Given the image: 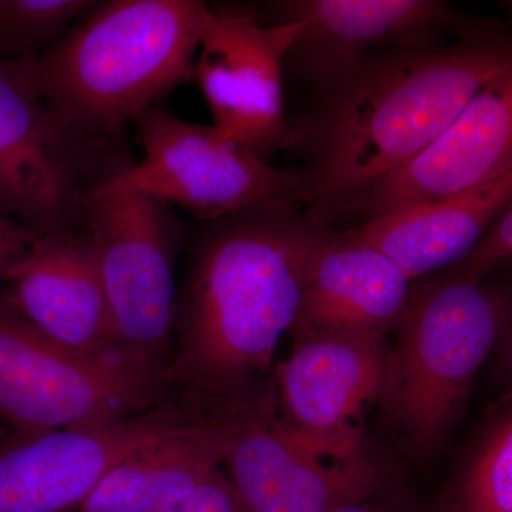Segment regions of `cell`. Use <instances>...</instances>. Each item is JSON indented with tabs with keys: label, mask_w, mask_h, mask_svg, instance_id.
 Masks as SVG:
<instances>
[{
	"label": "cell",
	"mask_w": 512,
	"mask_h": 512,
	"mask_svg": "<svg viewBox=\"0 0 512 512\" xmlns=\"http://www.w3.org/2000/svg\"><path fill=\"white\" fill-rule=\"evenodd\" d=\"M500 8L504 10L508 22L512 25V0H504V2L500 3Z\"/></svg>",
	"instance_id": "4316f807"
},
{
	"label": "cell",
	"mask_w": 512,
	"mask_h": 512,
	"mask_svg": "<svg viewBox=\"0 0 512 512\" xmlns=\"http://www.w3.org/2000/svg\"><path fill=\"white\" fill-rule=\"evenodd\" d=\"M111 180L86 197V231L121 345L158 362L177 325L174 262L183 229L171 205Z\"/></svg>",
	"instance_id": "ba28073f"
},
{
	"label": "cell",
	"mask_w": 512,
	"mask_h": 512,
	"mask_svg": "<svg viewBox=\"0 0 512 512\" xmlns=\"http://www.w3.org/2000/svg\"><path fill=\"white\" fill-rule=\"evenodd\" d=\"M245 512H333L362 503L377 481L366 460H340L286 421H237L224 458Z\"/></svg>",
	"instance_id": "4fadbf2b"
},
{
	"label": "cell",
	"mask_w": 512,
	"mask_h": 512,
	"mask_svg": "<svg viewBox=\"0 0 512 512\" xmlns=\"http://www.w3.org/2000/svg\"><path fill=\"white\" fill-rule=\"evenodd\" d=\"M237 421L201 419L117 464L80 512H164L218 471Z\"/></svg>",
	"instance_id": "ac0fdd59"
},
{
	"label": "cell",
	"mask_w": 512,
	"mask_h": 512,
	"mask_svg": "<svg viewBox=\"0 0 512 512\" xmlns=\"http://www.w3.org/2000/svg\"><path fill=\"white\" fill-rule=\"evenodd\" d=\"M444 507L446 512H512V399L485 424Z\"/></svg>",
	"instance_id": "d6986e66"
},
{
	"label": "cell",
	"mask_w": 512,
	"mask_h": 512,
	"mask_svg": "<svg viewBox=\"0 0 512 512\" xmlns=\"http://www.w3.org/2000/svg\"><path fill=\"white\" fill-rule=\"evenodd\" d=\"M10 434H12V431H10L8 424H6L5 420L0 417V444H2L3 441L8 440Z\"/></svg>",
	"instance_id": "484cf974"
},
{
	"label": "cell",
	"mask_w": 512,
	"mask_h": 512,
	"mask_svg": "<svg viewBox=\"0 0 512 512\" xmlns=\"http://www.w3.org/2000/svg\"><path fill=\"white\" fill-rule=\"evenodd\" d=\"M384 339L302 336L279 369L285 420L299 436L340 460L366 458L362 417L382 392Z\"/></svg>",
	"instance_id": "5bb4252c"
},
{
	"label": "cell",
	"mask_w": 512,
	"mask_h": 512,
	"mask_svg": "<svg viewBox=\"0 0 512 512\" xmlns=\"http://www.w3.org/2000/svg\"><path fill=\"white\" fill-rule=\"evenodd\" d=\"M208 9L201 0L99 2L55 45L13 64L64 126L116 140L191 79Z\"/></svg>",
	"instance_id": "3957f363"
},
{
	"label": "cell",
	"mask_w": 512,
	"mask_h": 512,
	"mask_svg": "<svg viewBox=\"0 0 512 512\" xmlns=\"http://www.w3.org/2000/svg\"><path fill=\"white\" fill-rule=\"evenodd\" d=\"M99 2L0 0V60L16 63L55 45Z\"/></svg>",
	"instance_id": "ffe728a7"
},
{
	"label": "cell",
	"mask_w": 512,
	"mask_h": 512,
	"mask_svg": "<svg viewBox=\"0 0 512 512\" xmlns=\"http://www.w3.org/2000/svg\"><path fill=\"white\" fill-rule=\"evenodd\" d=\"M37 237L32 229L0 215V285Z\"/></svg>",
	"instance_id": "cb8c5ba5"
},
{
	"label": "cell",
	"mask_w": 512,
	"mask_h": 512,
	"mask_svg": "<svg viewBox=\"0 0 512 512\" xmlns=\"http://www.w3.org/2000/svg\"><path fill=\"white\" fill-rule=\"evenodd\" d=\"M116 140L80 136L64 126L0 60V215L37 235L86 231V197L133 165Z\"/></svg>",
	"instance_id": "8992f818"
},
{
	"label": "cell",
	"mask_w": 512,
	"mask_h": 512,
	"mask_svg": "<svg viewBox=\"0 0 512 512\" xmlns=\"http://www.w3.org/2000/svg\"><path fill=\"white\" fill-rule=\"evenodd\" d=\"M134 124L144 157L111 180L117 187L175 205L202 224L249 210L303 208L298 167L262 160L214 124L191 123L161 104Z\"/></svg>",
	"instance_id": "52a82bcc"
},
{
	"label": "cell",
	"mask_w": 512,
	"mask_h": 512,
	"mask_svg": "<svg viewBox=\"0 0 512 512\" xmlns=\"http://www.w3.org/2000/svg\"><path fill=\"white\" fill-rule=\"evenodd\" d=\"M485 278L494 285L504 302V326L495 350L501 375L512 392V265Z\"/></svg>",
	"instance_id": "603a6c76"
},
{
	"label": "cell",
	"mask_w": 512,
	"mask_h": 512,
	"mask_svg": "<svg viewBox=\"0 0 512 512\" xmlns=\"http://www.w3.org/2000/svg\"><path fill=\"white\" fill-rule=\"evenodd\" d=\"M504 315L487 278L448 269L414 282L379 402L417 450L429 451L453 426L497 346Z\"/></svg>",
	"instance_id": "277c9868"
},
{
	"label": "cell",
	"mask_w": 512,
	"mask_h": 512,
	"mask_svg": "<svg viewBox=\"0 0 512 512\" xmlns=\"http://www.w3.org/2000/svg\"><path fill=\"white\" fill-rule=\"evenodd\" d=\"M201 419L191 404L163 402L107 426L12 433L0 444V512L80 508L121 461Z\"/></svg>",
	"instance_id": "30bf717a"
},
{
	"label": "cell",
	"mask_w": 512,
	"mask_h": 512,
	"mask_svg": "<svg viewBox=\"0 0 512 512\" xmlns=\"http://www.w3.org/2000/svg\"><path fill=\"white\" fill-rule=\"evenodd\" d=\"M302 22L264 25L248 9H208L194 77L225 136L269 161L285 151V59Z\"/></svg>",
	"instance_id": "9c48e42d"
},
{
	"label": "cell",
	"mask_w": 512,
	"mask_h": 512,
	"mask_svg": "<svg viewBox=\"0 0 512 512\" xmlns=\"http://www.w3.org/2000/svg\"><path fill=\"white\" fill-rule=\"evenodd\" d=\"M164 512H245L234 487L220 470L185 500Z\"/></svg>",
	"instance_id": "7402d4cb"
},
{
	"label": "cell",
	"mask_w": 512,
	"mask_h": 512,
	"mask_svg": "<svg viewBox=\"0 0 512 512\" xmlns=\"http://www.w3.org/2000/svg\"><path fill=\"white\" fill-rule=\"evenodd\" d=\"M5 284L3 296L13 308L64 348L82 353L126 349L114 326L89 232L39 235Z\"/></svg>",
	"instance_id": "9a60e30c"
},
{
	"label": "cell",
	"mask_w": 512,
	"mask_h": 512,
	"mask_svg": "<svg viewBox=\"0 0 512 512\" xmlns=\"http://www.w3.org/2000/svg\"><path fill=\"white\" fill-rule=\"evenodd\" d=\"M330 234L301 207L204 222L178 305L177 376L191 389L217 390L264 372L298 319Z\"/></svg>",
	"instance_id": "7a4b0ae2"
},
{
	"label": "cell",
	"mask_w": 512,
	"mask_h": 512,
	"mask_svg": "<svg viewBox=\"0 0 512 512\" xmlns=\"http://www.w3.org/2000/svg\"><path fill=\"white\" fill-rule=\"evenodd\" d=\"M511 204L512 161L453 197L340 231L379 249L417 281L466 261Z\"/></svg>",
	"instance_id": "e0dca14e"
},
{
	"label": "cell",
	"mask_w": 512,
	"mask_h": 512,
	"mask_svg": "<svg viewBox=\"0 0 512 512\" xmlns=\"http://www.w3.org/2000/svg\"><path fill=\"white\" fill-rule=\"evenodd\" d=\"M164 386L160 362L64 348L0 295V417L12 433L117 423L163 403Z\"/></svg>",
	"instance_id": "5b68a950"
},
{
	"label": "cell",
	"mask_w": 512,
	"mask_h": 512,
	"mask_svg": "<svg viewBox=\"0 0 512 512\" xmlns=\"http://www.w3.org/2000/svg\"><path fill=\"white\" fill-rule=\"evenodd\" d=\"M512 161V69L485 84L421 156L349 205L333 229L367 224L453 197Z\"/></svg>",
	"instance_id": "7c38bea8"
},
{
	"label": "cell",
	"mask_w": 512,
	"mask_h": 512,
	"mask_svg": "<svg viewBox=\"0 0 512 512\" xmlns=\"http://www.w3.org/2000/svg\"><path fill=\"white\" fill-rule=\"evenodd\" d=\"M512 69L501 20L463 36L380 50L309 93L286 153L305 178L303 211L332 227L349 205L421 156L485 84Z\"/></svg>",
	"instance_id": "6da1fadb"
},
{
	"label": "cell",
	"mask_w": 512,
	"mask_h": 512,
	"mask_svg": "<svg viewBox=\"0 0 512 512\" xmlns=\"http://www.w3.org/2000/svg\"><path fill=\"white\" fill-rule=\"evenodd\" d=\"M333 512H386L380 510V508L373 507V505L363 503H356L346 505V507L339 508V510Z\"/></svg>",
	"instance_id": "d4e9b609"
},
{
	"label": "cell",
	"mask_w": 512,
	"mask_h": 512,
	"mask_svg": "<svg viewBox=\"0 0 512 512\" xmlns=\"http://www.w3.org/2000/svg\"><path fill=\"white\" fill-rule=\"evenodd\" d=\"M512 265V204L466 261L453 268L485 278Z\"/></svg>",
	"instance_id": "44dd1931"
},
{
	"label": "cell",
	"mask_w": 512,
	"mask_h": 512,
	"mask_svg": "<svg viewBox=\"0 0 512 512\" xmlns=\"http://www.w3.org/2000/svg\"><path fill=\"white\" fill-rule=\"evenodd\" d=\"M414 282L379 249L340 229L322 248L291 332L384 339L402 320Z\"/></svg>",
	"instance_id": "2e32d148"
},
{
	"label": "cell",
	"mask_w": 512,
	"mask_h": 512,
	"mask_svg": "<svg viewBox=\"0 0 512 512\" xmlns=\"http://www.w3.org/2000/svg\"><path fill=\"white\" fill-rule=\"evenodd\" d=\"M264 25L302 22L285 59V86L309 93L384 49L426 39L463 36L488 20L441 0H276L255 10Z\"/></svg>",
	"instance_id": "8fae6325"
}]
</instances>
